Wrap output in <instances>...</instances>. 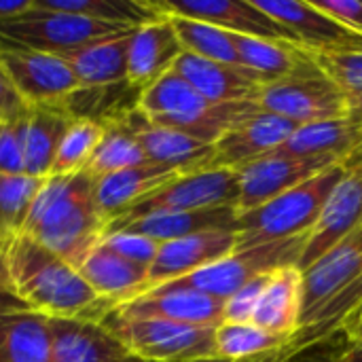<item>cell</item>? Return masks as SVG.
<instances>
[{
	"label": "cell",
	"mask_w": 362,
	"mask_h": 362,
	"mask_svg": "<svg viewBox=\"0 0 362 362\" xmlns=\"http://www.w3.org/2000/svg\"><path fill=\"white\" fill-rule=\"evenodd\" d=\"M348 117L362 123V93L348 95Z\"/></svg>",
	"instance_id": "cell-48"
},
{
	"label": "cell",
	"mask_w": 362,
	"mask_h": 362,
	"mask_svg": "<svg viewBox=\"0 0 362 362\" xmlns=\"http://www.w3.org/2000/svg\"><path fill=\"white\" fill-rule=\"evenodd\" d=\"M127 30L134 28L104 23L72 13L51 11L34 2V6L28 13L0 23V45L64 55L93 40L108 38Z\"/></svg>",
	"instance_id": "cell-7"
},
{
	"label": "cell",
	"mask_w": 362,
	"mask_h": 362,
	"mask_svg": "<svg viewBox=\"0 0 362 362\" xmlns=\"http://www.w3.org/2000/svg\"><path fill=\"white\" fill-rule=\"evenodd\" d=\"M102 325L127 348V352L146 362H191L216 358L214 331L151 316H127L117 308L108 312Z\"/></svg>",
	"instance_id": "cell-6"
},
{
	"label": "cell",
	"mask_w": 362,
	"mask_h": 362,
	"mask_svg": "<svg viewBox=\"0 0 362 362\" xmlns=\"http://www.w3.org/2000/svg\"><path fill=\"white\" fill-rule=\"evenodd\" d=\"M257 108L284 117L297 125L348 117L346 91L322 68L310 74L265 83L255 100Z\"/></svg>",
	"instance_id": "cell-9"
},
{
	"label": "cell",
	"mask_w": 362,
	"mask_h": 362,
	"mask_svg": "<svg viewBox=\"0 0 362 362\" xmlns=\"http://www.w3.org/2000/svg\"><path fill=\"white\" fill-rule=\"evenodd\" d=\"M286 350H278V352H269L257 358H248V361H225V358H202V361H191V362H282Z\"/></svg>",
	"instance_id": "cell-47"
},
{
	"label": "cell",
	"mask_w": 362,
	"mask_h": 362,
	"mask_svg": "<svg viewBox=\"0 0 362 362\" xmlns=\"http://www.w3.org/2000/svg\"><path fill=\"white\" fill-rule=\"evenodd\" d=\"M176 176L182 174L153 163H142L115 174H106L102 178H95V202L110 223L125 210H129L136 202L168 185Z\"/></svg>",
	"instance_id": "cell-28"
},
{
	"label": "cell",
	"mask_w": 362,
	"mask_h": 362,
	"mask_svg": "<svg viewBox=\"0 0 362 362\" xmlns=\"http://www.w3.org/2000/svg\"><path fill=\"white\" fill-rule=\"evenodd\" d=\"M216 358L225 361H248L269 352L286 350L288 339L267 333L252 322H221L214 331Z\"/></svg>",
	"instance_id": "cell-32"
},
{
	"label": "cell",
	"mask_w": 362,
	"mask_h": 362,
	"mask_svg": "<svg viewBox=\"0 0 362 362\" xmlns=\"http://www.w3.org/2000/svg\"><path fill=\"white\" fill-rule=\"evenodd\" d=\"M4 278L11 293L36 314L47 318H81L102 322L112 303L100 299L78 269L28 235L2 246Z\"/></svg>",
	"instance_id": "cell-1"
},
{
	"label": "cell",
	"mask_w": 362,
	"mask_h": 362,
	"mask_svg": "<svg viewBox=\"0 0 362 362\" xmlns=\"http://www.w3.org/2000/svg\"><path fill=\"white\" fill-rule=\"evenodd\" d=\"M350 348V341L344 331L333 333L331 337L310 344L305 348L284 352L282 362H341V354Z\"/></svg>",
	"instance_id": "cell-41"
},
{
	"label": "cell",
	"mask_w": 362,
	"mask_h": 362,
	"mask_svg": "<svg viewBox=\"0 0 362 362\" xmlns=\"http://www.w3.org/2000/svg\"><path fill=\"white\" fill-rule=\"evenodd\" d=\"M117 310L127 316H151L208 329H216L225 320V301L191 288H176L168 284L155 286L138 299L119 305Z\"/></svg>",
	"instance_id": "cell-18"
},
{
	"label": "cell",
	"mask_w": 362,
	"mask_h": 362,
	"mask_svg": "<svg viewBox=\"0 0 362 362\" xmlns=\"http://www.w3.org/2000/svg\"><path fill=\"white\" fill-rule=\"evenodd\" d=\"M168 19L172 21L185 53L229 64V66H240L235 34L189 17H168Z\"/></svg>",
	"instance_id": "cell-33"
},
{
	"label": "cell",
	"mask_w": 362,
	"mask_h": 362,
	"mask_svg": "<svg viewBox=\"0 0 362 362\" xmlns=\"http://www.w3.org/2000/svg\"><path fill=\"white\" fill-rule=\"evenodd\" d=\"M136 108L155 125L172 127L214 144L233 123L252 112L257 104H214L170 70L140 93Z\"/></svg>",
	"instance_id": "cell-5"
},
{
	"label": "cell",
	"mask_w": 362,
	"mask_h": 362,
	"mask_svg": "<svg viewBox=\"0 0 362 362\" xmlns=\"http://www.w3.org/2000/svg\"><path fill=\"white\" fill-rule=\"evenodd\" d=\"M104 125H106L104 136L85 168L87 174H91L93 178H102L106 174H115L134 165L148 163L142 153V146L119 119L108 121Z\"/></svg>",
	"instance_id": "cell-34"
},
{
	"label": "cell",
	"mask_w": 362,
	"mask_h": 362,
	"mask_svg": "<svg viewBox=\"0 0 362 362\" xmlns=\"http://www.w3.org/2000/svg\"><path fill=\"white\" fill-rule=\"evenodd\" d=\"M0 174H25V117L0 123Z\"/></svg>",
	"instance_id": "cell-38"
},
{
	"label": "cell",
	"mask_w": 362,
	"mask_h": 362,
	"mask_svg": "<svg viewBox=\"0 0 362 362\" xmlns=\"http://www.w3.org/2000/svg\"><path fill=\"white\" fill-rule=\"evenodd\" d=\"M240 185L235 170L227 168H210L193 174H182L148 193L140 202H136L121 216L110 221L108 225L129 223L157 212H193V210H210L225 208L238 204Z\"/></svg>",
	"instance_id": "cell-8"
},
{
	"label": "cell",
	"mask_w": 362,
	"mask_h": 362,
	"mask_svg": "<svg viewBox=\"0 0 362 362\" xmlns=\"http://www.w3.org/2000/svg\"><path fill=\"white\" fill-rule=\"evenodd\" d=\"M106 227L108 221L95 202V178L83 170L42 180L23 235L78 269L102 242Z\"/></svg>",
	"instance_id": "cell-2"
},
{
	"label": "cell",
	"mask_w": 362,
	"mask_h": 362,
	"mask_svg": "<svg viewBox=\"0 0 362 362\" xmlns=\"http://www.w3.org/2000/svg\"><path fill=\"white\" fill-rule=\"evenodd\" d=\"M134 30L93 40L59 57L70 66L81 87H108V85L125 83L127 51Z\"/></svg>",
	"instance_id": "cell-27"
},
{
	"label": "cell",
	"mask_w": 362,
	"mask_h": 362,
	"mask_svg": "<svg viewBox=\"0 0 362 362\" xmlns=\"http://www.w3.org/2000/svg\"><path fill=\"white\" fill-rule=\"evenodd\" d=\"M341 331L346 333V337L352 346H362V303L356 308V312L344 322Z\"/></svg>",
	"instance_id": "cell-46"
},
{
	"label": "cell",
	"mask_w": 362,
	"mask_h": 362,
	"mask_svg": "<svg viewBox=\"0 0 362 362\" xmlns=\"http://www.w3.org/2000/svg\"><path fill=\"white\" fill-rule=\"evenodd\" d=\"M42 187L40 178L0 174V246L23 235L32 204Z\"/></svg>",
	"instance_id": "cell-35"
},
{
	"label": "cell",
	"mask_w": 362,
	"mask_h": 362,
	"mask_svg": "<svg viewBox=\"0 0 362 362\" xmlns=\"http://www.w3.org/2000/svg\"><path fill=\"white\" fill-rule=\"evenodd\" d=\"M344 174L346 161L333 163L325 172L278 195L276 199L238 214V248H255L310 235L331 191Z\"/></svg>",
	"instance_id": "cell-4"
},
{
	"label": "cell",
	"mask_w": 362,
	"mask_h": 362,
	"mask_svg": "<svg viewBox=\"0 0 362 362\" xmlns=\"http://www.w3.org/2000/svg\"><path fill=\"white\" fill-rule=\"evenodd\" d=\"M301 297L303 276L297 265L269 272L252 316V325L293 341L301 327Z\"/></svg>",
	"instance_id": "cell-23"
},
{
	"label": "cell",
	"mask_w": 362,
	"mask_h": 362,
	"mask_svg": "<svg viewBox=\"0 0 362 362\" xmlns=\"http://www.w3.org/2000/svg\"><path fill=\"white\" fill-rule=\"evenodd\" d=\"M19 310H28L8 288L6 278H4V265H2V246H0V314L4 312H19Z\"/></svg>",
	"instance_id": "cell-44"
},
{
	"label": "cell",
	"mask_w": 362,
	"mask_h": 362,
	"mask_svg": "<svg viewBox=\"0 0 362 362\" xmlns=\"http://www.w3.org/2000/svg\"><path fill=\"white\" fill-rule=\"evenodd\" d=\"M30 106L21 100V95L15 91L13 83L0 68V123L19 121L28 115Z\"/></svg>",
	"instance_id": "cell-43"
},
{
	"label": "cell",
	"mask_w": 362,
	"mask_h": 362,
	"mask_svg": "<svg viewBox=\"0 0 362 362\" xmlns=\"http://www.w3.org/2000/svg\"><path fill=\"white\" fill-rule=\"evenodd\" d=\"M102 242L115 250L117 255H121L123 259L142 265V267H151L157 259L159 252V242L146 238V235H138V233H129V231H115V233H106L102 238Z\"/></svg>",
	"instance_id": "cell-39"
},
{
	"label": "cell",
	"mask_w": 362,
	"mask_h": 362,
	"mask_svg": "<svg viewBox=\"0 0 362 362\" xmlns=\"http://www.w3.org/2000/svg\"><path fill=\"white\" fill-rule=\"evenodd\" d=\"M185 53L172 21L163 15L132 32L127 51V83L140 93L168 74Z\"/></svg>",
	"instance_id": "cell-19"
},
{
	"label": "cell",
	"mask_w": 362,
	"mask_h": 362,
	"mask_svg": "<svg viewBox=\"0 0 362 362\" xmlns=\"http://www.w3.org/2000/svg\"><path fill=\"white\" fill-rule=\"evenodd\" d=\"M333 163L335 161H329V159H301V157H291V155H282L274 151L269 155H263L238 168L235 170L238 185H240V197L235 204L238 214L255 210L276 199L278 195L325 172Z\"/></svg>",
	"instance_id": "cell-12"
},
{
	"label": "cell",
	"mask_w": 362,
	"mask_h": 362,
	"mask_svg": "<svg viewBox=\"0 0 362 362\" xmlns=\"http://www.w3.org/2000/svg\"><path fill=\"white\" fill-rule=\"evenodd\" d=\"M301 276V327L286 352L341 331L362 303V227L303 269Z\"/></svg>",
	"instance_id": "cell-3"
},
{
	"label": "cell",
	"mask_w": 362,
	"mask_h": 362,
	"mask_svg": "<svg viewBox=\"0 0 362 362\" xmlns=\"http://www.w3.org/2000/svg\"><path fill=\"white\" fill-rule=\"evenodd\" d=\"M267 276H269V272L252 278L246 286H242L233 297H229L225 301V320L227 322H252L257 303H259L261 293L267 282Z\"/></svg>",
	"instance_id": "cell-40"
},
{
	"label": "cell",
	"mask_w": 362,
	"mask_h": 362,
	"mask_svg": "<svg viewBox=\"0 0 362 362\" xmlns=\"http://www.w3.org/2000/svg\"><path fill=\"white\" fill-rule=\"evenodd\" d=\"M51 362H123L132 354L102 325L81 318H49Z\"/></svg>",
	"instance_id": "cell-21"
},
{
	"label": "cell",
	"mask_w": 362,
	"mask_h": 362,
	"mask_svg": "<svg viewBox=\"0 0 362 362\" xmlns=\"http://www.w3.org/2000/svg\"><path fill=\"white\" fill-rule=\"evenodd\" d=\"M341 362H362V346H352L341 354Z\"/></svg>",
	"instance_id": "cell-49"
},
{
	"label": "cell",
	"mask_w": 362,
	"mask_h": 362,
	"mask_svg": "<svg viewBox=\"0 0 362 362\" xmlns=\"http://www.w3.org/2000/svg\"><path fill=\"white\" fill-rule=\"evenodd\" d=\"M238 244V231H204L163 242L155 263L148 267V291L231 257Z\"/></svg>",
	"instance_id": "cell-17"
},
{
	"label": "cell",
	"mask_w": 362,
	"mask_h": 362,
	"mask_svg": "<svg viewBox=\"0 0 362 362\" xmlns=\"http://www.w3.org/2000/svg\"><path fill=\"white\" fill-rule=\"evenodd\" d=\"M72 121L62 104L30 106L25 115V176L49 178L59 142Z\"/></svg>",
	"instance_id": "cell-29"
},
{
	"label": "cell",
	"mask_w": 362,
	"mask_h": 362,
	"mask_svg": "<svg viewBox=\"0 0 362 362\" xmlns=\"http://www.w3.org/2000/svg\"><path fill=\"white\" fill-rule=\"evenodd\" d=\"M0 68L28 106L62 104L81 87L70 66L51 53L0 45Z\"/></svg>",
	"instance_id": "cell-11"
},
{
	"label": "cell",
	"mask_w": 362,
	"mask_h": 362,
	"mask_svg": "<svg viewBox=\"0 0 362 362\" xmlns=\"http://www.w3.org/2000/svg\"><path fill=\"white\" fill-rule=\"evenodd\" d=\"M297 127V123L284 117L255 108L214 142V168L238 170L269 155L280 148Z\"/></svg>",
	"instance_id": "cell-16"
},
{
	"label": "cell",
	"mask_w": 362,
	"mask_h": 362,
	"mask_svg": "<svg viewBox=\"0 0 362 362\" xmlns=\"http://www.w3.org/2000/svg\"><path fill=\"white\" fill-rule=\"evenodd\" d=\"M172 72L185 78L197 93L214 104H235L252 102L259 95L261 85H265L255 72L242 66H229L212 59H204L191 53H182Z\"/></svg>",
	"instance_id": "cell-20"
},
{
	"label": "cell",
	"mask_w": 362,
	"mask_h": 362,
	"mask_svg": "<svg viewBox=\"0 0 362 362\" xmlns=\"http://www.w3.org/2000/svg\"><path fill=\"white\" fill-rule=\"evenodd\" d=\"M117 119L134 134L148 163L174 170L178 174H193L214 168V144L202 142L172 127L155 125L136 106Z\"/></svg>",
	"instance_id": "cell-13"
},
{
	"label": "cell",
	"mask_w": 362,
	"mask_h": 362,
	"mask_svg": "<svg viewBox=\"0 0 362 362\" xmlns=\"http://www.w3.org/2000/svg\"><path fill=\"white\" fill-rule=\"evenodd\" d=\"M32 6L34 0H0V23L28 13Z\"/></svg>",
	"instance_id": "cell-45"
},
{
	"label": "cell",
	"mask_w": 362,
	"mask_h": 362,
	"mask_svg": "<svg viewBox=\"0 0 362 362\" xmlns=\"http://www.w3.org/2000/svg\"><path fill=\"white\" fill-rule=\"evenodd\" d=\"M106 125L98 121H87V119H74L70 127L66 129L55 161L51 165L49 176H68L83 172L95 153L102 136H104Z\"/></svg>",
	"instance_id": "cell-36"
},
{
	"label": "cell",
	"mask_w": 362,
	"mask_h": 362,
	"mask_svg": "<svg viewBox=\"0 0 362 362\" xmlns=\"http://www.w3.org/2000/svg\"><path fill=\"white\" fill-rule=\"evenodd\" d=\"M78 274L100 299L115 308L125 305L148 291V269L123 259L104 242L87 255Z\"/></svg>",
	"instance_id": "cell-22"
},
{
	"label": "cell",
	"mask_w": 362,
	"mask_h": 362,
	"mask_svg": "<svg viewBox=\"0 0 362 362\" xmlns=\"http://www.w3.org/2000/svg\"><path fill=\"white\" fill-rule=\"evenodd\" d=\"M265 15L284 25L312 53L362 51V36L301 0H252Z\"/></svg>",
	"instance_id": "cell-15"
},
{
	"label": "cell",
	"mask_w": 362,
	"mask_h": 362,
	"mask_svg": "<svg viewBox=\"0 0 362 362\" xmlns=\"http://www.w3.org/2000/svg\"><path fill=\"white\" fill-rule=\"evenodd\" d=\"M0 362H51L49 318L30 310L0 314Z\"/></svg>",
	"instance_id": "cell-30"
},
{
	"label": "cell",
	"mask_w": 362,
	"mask_h": 362,
	"mask_svg": "<svg viewBox=\"0 0 362 362\" xmlns=\"http://www.w3.org/2000/svg\"><path fill=\"white\" fill-rule=\"evenodd\" d=\"M148 6L163 17H189L212 23L238 36H250L274 42H293L297 38L265 15L252 0H146Z\"/></svg>",
	"instance_id": "cell-10"
},
{
	"label": "cell",
	"mask_w": 362,
	"mask_h": 362,
	"mask_svg": "<svg viewBox=\"0 0 362 362\" xmlns=\"http://www.w3.org/2000/svg\"><path fill=\"white\" fill-rule=\"evenodd\" d=\"M362 227V165H348L341 180L331 191L316 225L312 227L299 269H308L335 244Z\"/></svg>",
	"instance_id": "cell-14"
},
{
	"label": "cell",
	"mask_w": 362,
	"mask_h": 362,
	"mask_svg": "<svg viewBox=\"0 0 362 362\" xmlns=\"http://www.w3.org/2000/svg\"><path fill=\"white\" fill-rule=\"evenodd\" d=\"M318 11L333 17L344 28L362 36V2L361 0H316L312 2Z\"/></svg>",
	"instance_id": "cell-42"
},
{
	"label": "cell",
	"mask_w": 362,
	"mask_h": 362,
	"mask_svg": "<svg viewBox=\"0 0 362 362\" xmlns=\"http://www.w3.org/2000/svg\"><path fill=\"white\" fill-rule=\"evenodd\" d=\"M240 66L255 72L263 83L284 81L320 70L312 51L293 42H274L235 34Z\"/></svg>",
	"instance_id": "cell-26"
},
{
	"label": "cell",
	"mask_w": 362,
	"mask_h": 362,
	"mask_svg": "<svg viewBox=\"0 0 362 362\" xmlns=\"http://www.w3.org/2000/svg\"><path fill=\"white\" fill-rule=\"evenodd\" d=\"M34 2L51 11L72 13V15H81L123 28H138L159 17L148 6L146 0H34Z\"/></svg>",
	"instance_id": "cell-31"
},
{
	"label": "cell",
	"mask_w": 362,
	"mask_h": 362,
	"mask_svg": "<svg viewBox=\"0 0 362 362\" xmlns=\"http://www.w3.org/2000/svg\"><path fill=\"white\" fill-rule=\"evenodd\" d=\"M115 231L146 235L159 244L204 233V231H238V210L233 206H225V208L193 210V212H157L129 223L106 227V233H115Z\"/></svg>",
	"instance_id": "cell-24"
},
{
	"label": "cell",
	"mask_w": 362,
	"mask_h": 362,
	"mask_svg": "<svg viewBox=\"0 0 362 362\" xmlns=\"http://www.w3.org/2000/svg\"><path fill=\"white\" fill-rule=\"evenodd\" d=\"M348 165H362V138L361 142H358V148L354 151V155L346 161Z\"/></svg>",
	"instance_id": "cell-50"
},
{
	"label": "cell",
	"mask_w": 362,
	"mask_h": 362,
	"mask_svg": "<svg viewBox=\"0 0 362 362\" xmlns=\"http://www.w3.org/2000/svg\"><path fill=\"white\" fill-rule=\"evenodd\" d=\"M123 362H146V361H140V358H136V356H129L127 361H123Z\"/></svg>",
	"instance_id": "cell-51"
},
{
	"label": "cell",
	"mask_w": 362,
	"mask_h": 362,
	"mask_svg": "<svg viewBox=\"0 0 362 362\" xmlns=\"http://www.w3.org/2000/svg\"><path fill=\"white\" fill-rule=\"evenodd\" d=\"M322 72L333 78L346 95L362 93V51L344 53H314Z\"/></svg>",
	"instance_id": "cell-37"
},
{
	"label": "cell",
	"mask_w": 362,
	"mask_h": 362,
	"mask_svg": "<svg viewBox=\"0 0 362 362\" xmlns=\"http://www.w3.org/2000/svg\"><path fill=\"white\" fill-rule=\"evenodd\" d=\"M362 123L344 117L333 121H316L299 125L276 153L301 159H329L335 163L348 161L358 148Z\"/></svg>",
	"instance_id": "cell-25"
}]
</instances>
